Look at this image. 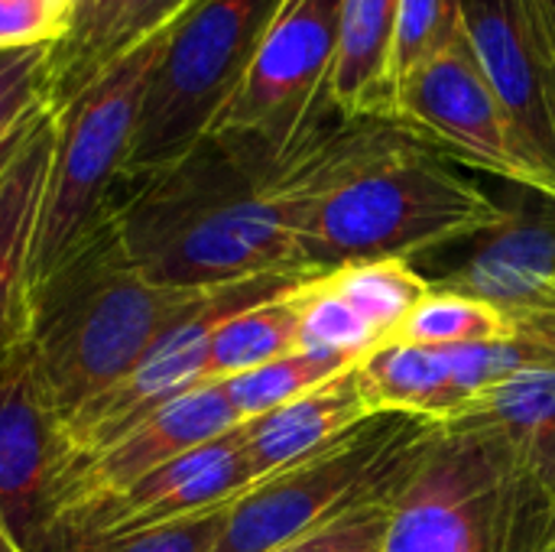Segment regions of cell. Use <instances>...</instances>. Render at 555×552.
<instances>
[{"mask_svg":"<svg viewBox=\"0 0 555 552\" xmlns=\"http://www.w3.org/2000/svg\"><path fill=\"white\" fill-rule=\"evenodd\" d=\"M364 127L367 120L332 114L289 156L250 137L211 133L117 202L124 247L150 280L185 290L306 273L299 257L306 211Z\"/></svg>","mask_w":555,"mask_h":552,"instance_id":"6da1fadb","label":"cell"},{"mask_svg":"<svg viewBox=\"0 0 555 552\" xmlns=\"http://www.w3.org/2000/svg\"><path fill=\"white\" fill-rule=\"evenodd\" d=\"M507 215L488 189L462 176L452 159L397 127L367 120L354 150L312 198L299 257L312 277L358 260H413L465 244Z\"/></svg>","mask_w":555,"mask_h":552,"instance_id":"7a4b0ae2","label":"cell"},{"mask_svg":"<svg viewBox=\"0 0 555 552\" xmlns=\"http://www.w3.org/2000/svg\"><path fill=\"white\" fill-rule=\"evenodd\" d=\"M211 290L150 280L111 215L29 299L26 345L62 426L127 377L156 338L192 316Z\"/></svg>","mask_w":555,"mask_h":552,"instance_id":"3957f363","label":"cell"},{"mask_svg":"<svg viewBox=\"0 0 555 552\" xmlns=\"http://www.w3.org/2000/svg\"><path fill=\"white\" fill-rule=\"evenodd\" d=\"M384 552H555V508L481 423H446L400 485Z\"/></svg>","mask_w":555,"mask_h":552,"instance_id":"277c9868","label":"cell"},{"mask_svg":"<svg viewBox=\"0 0 555 552\" xmlns=\"http://www.w3.org/2000/svg\"><path fill=\"white\" fill-rule=\"evenodd\" d=\"M176 20L117 59L55 114V153L29 257L33 293L114 215L150 75Z\"/></svg>","mask_w":555,"mask_h":552,"instance_id":"5b68a950","label":"cell"},{"mask_svg":"<svg viewBox=\"0 0 555 552\" xmlns=\"http://www.w3.org/2000/svg\"><path fill=\"white\" fill-rule=\"evenodd\" d=\"M283 0H198L185 10L150 75L133 146L117 185L124 195L185 159L237 94Z\"/></svg>","mask_w":555,"mask_h":552,"instance_id":"8992f818","label":"cell"},{"mask_svg":"<svg viewBox=\"0 0 555 552\" xmlns=\"http://www.w3.org/2000/svg\"><path fill=\"white\" fill-rule=\"evenodd\" d=\"M439 423L374 413L312 459L247 488L211 552H273L361 501L397 491Z\"/></svg>","mask_w":555,"mask_h":552,"instance_id":"52a82bcc","label":"cell"},{"mask_svg":"<svg viewBox=\"0 0 555 552\" xmlns=\"http://www.w3.org/2000/svg\"><path fill=\"white\" fill-rule=\"evenodd\" d=\"M390 120L452 163L555 202V172L514 130L465 33L397 81Z\"/></svg>","mask_w":555,"mask_h":552,"instance_id":"ba28073f","label":"cell"},{"mask_svg":"<svg viewBox=\"0 0 555 552\" xmlns=\"http://www.w3.org/2000/svg\"><path fill=\"white\" fill-rule=\"evenodd\" d=\"M341 7L345 0H299L276 13L211 133L250 137L276 156H289L319 124L338 114L325 91L338 55Z\"/></svg>","mask_w":555,"mask_h":552,"instance_id":"9c48e42d","label":"cell"},{"mask_svg":"<svg viewBox=\"0 0 555 552\" xmlns=\"http://www.w3.org/2000/svg\"><path fill=\"white\" fill-rule=\"evenodd\" d=\"M312 277L306 273H273L257 277L231 286H215L211 296L182 322H176L166 335L156 338V345L133 364L127 377H120L114 387H107L101 397H94L88 407H81L75 416L65 420V468L98 455L111 442H117L130 426L146 420L163 403L189 394L192 387L208 384L205 364L208 348L218 332V325L231 316H237L247 306H257L270 296H280ZM65 475V472H62Z\"/></svg>","mask_w":555,"mask_h":552,"instance_id":"30bf717a","label":"cell"},{"mask_svg":"<svg viewBox=\"0 0 555 552\" xmlns=\"http://www.w3.org/2000/svg\"><path fill=\"white\" fill-rule=\"evenodd\" d=\"M65 436L29 345L0 358V527L23 552H55Z\"/></svg>","mask_w":555,"mask_h":552,"instance_id":"8fae6325","label":"cell"},{"mask_svg":"<svg viewBox=\"0 0 555 552\" xmlns=\"http://www.w3.org/2000/svg\"><path fill=\"white\" fill-rule=\"evenodd\" d=\"M241 426L221 384H202L163 403L146 420L130 426L98 455L65 468L59 482V537L98 517L137 482L169 465L189 449H198ZM59 543V540H55Z\"/></svg>","mask_w":555,"mask_h":552,"instance_id":"7c38bea8","label":"cell"},{"mask_svg":"<svg viewBox=\"0 0 555 552\" xmlns=\"http://www.w3.org/2000/svg\"><path fill=\"white\" fill-rule=\"evenodd\" d=\"M254 468L247 459L244 423L231 433L182 452L169 465L156 468L143 482H137L127 495H120L111 508H104L88 524L75 527L62 540H98V537H124L137 530L166 527L176 521H189L208 514L228 501H237L247 488H254ZM55 543V547H59Z\"/></svg>","mask_w":555,"mask_h":552,"instance_id":"4fadbf2b","label":"cell"},{"mask_svg":"<svg viewBox=\"0 0 555 552\" xmlns=\"http://www.w3.org/2000/svg\"><path fill=\"white\" fill-rule=\"evenodd\" d=\"M524 195V202L507 205L498 228L465 241L472 251L462 264L429 280V286L485 299L511 319L537 309L555 283V202Z\"/></svg>","mask_w":555,"mask_h":552,"instance_id":"5bb4252c","label":"cell"},{"mask_svg":"<svg viewBox=\"0 0 555 552\" xmlns=\"http://www.w3.org/2000/svg\"><path fill=\"white\" fill-rule=\"evenodd\" d=\"M55 153V114L46 107L0 169V358L29 338V257Z\"/></svg>","mask_w":555,"mask_h":552,"instance_id":"9a60e30c","label":"cell"},{"mask_svg":"<svg viewBox=\"0 0 555 552\" xmlns=\"http://www.w3.org/2000/svg\"><path fill=\"white\" fill-rule=\"evenodd\" d=\"M195 3L198 0H75L65 36L49 46L46 107L59 114L117 59Z\"/></svg>","mask_w":555,"mask_h":552,"instance_id":"2e32d148","label":"cell"},{"mask_svg":"<svg viewBox=\"0 0 555 552\" xmlns=\"http://www.w3.org/2000/svg\"><path fill=\"white\" fill-rule=\"evenodd\" d=\"M367 416H374V410L364 397L361 374L354 364L338 377L319 384L315 390L283 403L280 410L244 423V442L254 478L263 482L283 468L312 459Z\"/></svg>","mask_w":555,"mask_h":552,"instance_id":"e0dca14e","label":"cell"},{"mask_svg":"<svg viewBox=\"0 0 555 552\" xmlns=\"http://www.w3.org/2000/svg\"><path fill=\"white\" fill-rule=\"evenodd\" d=\"M400 0H345L328 104L348 120H390V46Z\"/></svg>","mask_w":555,"mask_h":552,"instance_id":"ac0fdd59","label":"cell"},{"mask_svg":"<svg viewBox=\"0 0 555 552\" xmlns=\"http://www.w3.org/2000/svg\"><path fill=\"white\" fill-rule=\"evenodd\" d=\"M455 420L491 426L555 508V368L514 374L468 403Z\"/></svg>","mask_w":555,"mask_h":552,"instance_id":"d6986e66","label":"cell"},{"mask_svg":"<svg viewBox=\"0 0 555 552\" xmlns=\"http://www.w3.org/2000/svg\"><path fill=\"white\" fill-rule=\"evenodd\" d=\"M358 374L374 413H406L446 426L465 410L446 348L384 342L358 361Z\"/></svg>","mask_w":555,"mask_h":552,"instance_id":"ffe728a7","label":"cell"},{"mask_svg":"<svg viewBox=\"0 0 555 552\" xmlns=\"http://www.w3.org/2000/svg\"><path fill=\"white\" fill-rule=\"evenodd\" d=\"M302 283L224 319L211 338L205 381L218 384L299 351Z\"/></svg>","mask_w":555,"mask_h":552,"instance_id":"44dd1931","label":"cell"},{"mask_svg":"<svg viewBox=\"0 0 555 552\" xmlns=\"http://www.w3.org/2000/svg\"><path fill=\"white\" fill-rule=\"evenodd\" d=\"M338 296H345L384 342H390L413 309L433 293L429 277L420 273L410 260H358L322 273Z\"/></svg>","mask_w":555,"mask_h":552,"instance_id":"7402d4cb","label":"cell"},{"mask_svg":"<svg viewBox=\"0 0 555 552\" xmlns=\"http://www.w3.org/2000/svg\"><path fill=\"white\" fill-rule=\"evenodd\" d=\"M517 335V325L507 312L485 299H472L462 293L433 290L413 316L400 325L390 342H410L426 348H472V345H494Z\"/></svg>","mask_w":555,"mask_h":552,"instance_id":"603a6c76","label":"cell"},{"mask_svg":"<svg viewBox=\"0 0 555 552\" xmlns=\"http://www.w3.org/2000/svg\"><path fill=\"white\" fill-rule=\"evenodd\" d=\"M354 368V361L345 358H328V355H315V351H293L280 361H270L257 371L218 381L234 407V413L241 416V423L260 420L273 410H280L283 403L315 390L319 384L338 377L341 371Z\"/></svg>","mask_w":555,"mask_h":552,"instance_id":"cb8c5ba5","label":"cell"},{"mask_svg":"<svg viewBox=\"0 0 555 552\" xmlns=\"http://www.w3.org/2000/svg\"><path fill=\"white\" fill-rule=\"evenodd\" d=\"M299 296H302L299 351H315L358 364L367 351L384 345L377 329L345 296H338L325 277L306 280Z\"/></svg>","mask_w":555,"mask_h":552,"instance_id":"d4e9b609","label":"cell"},{"mask_svg":"<svg viewBox=\"0 0 555 552\" xmlns=\"http://www.w3.org/2000/svg\"><path fill=\"white\" fill-rule=\"evenodd\" d=\"M46 59L49 46L0 49V169L46 111Z\"/></svg>","mask_w":555,"mask_h":552,"instance_id":"484cf974","label":"cell"},{"mask_svg":"<svg viewBox=\"0 0 555 552\" xmlns=\"http://www.w3.org/2000/svg\"><path fill=\"white\" fill-rule=\"evenodd\" d=\"M459 36H462L459 0H400L393 46H390V91L403 75L446 52Z\"/></svg>","mask_w":555,"mask_h":552,"instance_id":"4316f807","label":"cell"},{"mask_svg":"<svg viewBox=\"0 0 555 552\" xmlns=\"http://www.w3.org/2000/svg\"><path fill=\"white\" fill-rule=\"evenodd\" d=\"M234 501L189 517V521H176L166 527H153V530H137V534H124V537H98V540H62L55 552H211L228 511Z\"/></svg>","mask_w":555,"mask_h":552,"instance_id":"83f0119b","label":"cell"},{"mask_svg":"<svg viewBox=\"0 0 555 552\" xmlns=\"http://www.w3.org/2000/svg\"><path fill=\"white\" fill-rule=\"evenodd\" d=\"M397 491L361 501L351 511L338 514L335 521L296 537L293 543H283L273 552H384L387 524H390Z\"/></svg>","mask_w":555,"mask_h":552,"instance_id":"f1b7e54d","label":"cell"},{"mask_svg":"<svg viewBox=\"0 0 555 552\" xmlns=\"http://www.w3.org/2000/svg\"><path fill=\"white\" fill-rule=\"evenodd\" d=\"M72 7L75 0H0V49L59 42Z\"/></svg>","mask_w":555,"mask_h":552,"instance_id":"f546056e","label":"cell"},{"mask_svg":"<svg viewBox=\"0 0 555 552\" xmlns=\"http://www.w3.org/2000/svg\"><path fill=\"white\" fill-rule=\"evenodd\" d=\"M514 325H517L520 335L540 342L543 348H550L555 355V283L553 290H550V296L537 309H530L524 316H514Z\"/></svg>","mask_w":555,"mask_h":552,"instance_id":"4dcf8cb0","label":"cell"},{"mask_svg":"<svg viewBox=\"0 0 555 552\" xmlns=\"http://www.w3.org/2000/svg\"><path fill=\"white\" fill-rule=\"evenodd\" d=\"M0 552H23L20 550V543H16V540H13V537L3 530V527H0Z\"/></svg>","mask_w":555,"mask_h":552,"instance_id":"1f68e13d","label":"cell"},{"mask_svg":"<svg viewBox=\"0 0 555 552\" xmlns=\"http://www.w3.org/2000/svg\"><path fill=\"white\" fill-rule=\"evenodd\" d=\"M296 3H299V0H283V3H280V13H286V10H293Z\"/></svg>","mask_w":555,"mask_h":552,"instance_id":"d6a6232c","label":"cell"}]
</instances>
